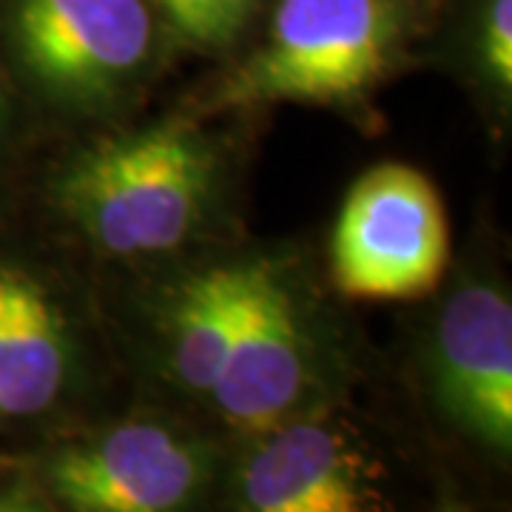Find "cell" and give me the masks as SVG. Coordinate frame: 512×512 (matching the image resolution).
Segmentation results:
<instances>
[{"label":"cell","instance_id":"1","mask_svg":"<svg viewBox=\"0 0 512 512\" xmlns=\"http://www.w3.org/2000/svg\"><path fill=\"white\" fill-rule=\"evenodd\" d=\"M220 183V154L191 120L97 140L60 168L52 200L100 254H168L197 234Z\"/></svg>","mask_w":512,"mask_h":512},{"label":"cell","instance_id":"2","mask_svg":"<svg viewBox=\"0 0 512 512\" xmlns=\"http://www.w3.org/2000/svg\"><path fill=\"white\" fill-rule=\"evenodd\" d=\"M419 23V0H279L265 40L211 92V109L348 106L373 92Z\"/></svg>","mask_w":512,"mask_h":512},{"label":"cell","instance_id":"3","mask_svg":"<svg viewBox=\"0 0 512 512\" xmlns=\"http://www.w3.org/2000/svg\"><path fill=\"white\" fill-rule=\"evenodd\" d=\"M333 367L296 279L274 259L237 262V319L205 404L245 436L328 410Z\"/></svg>","mask_w":512,"mask_h":512},{"label":"cell","instance_id":"4","mask_svg":"<svg viewBox=\"0 0 512 512\" xmlns=\"http://www.w3.org/2000/svg\"><path fill=\"white\" fill-rule=\"evenodd\" d=\"M9 37L29 83L69 114L123 106L157 55L148 0H9Z\"/></svg>","mask_w":512,"mask_h":512},{"label":"cell","instance_id":"5","mask_svg":"<svg viewBox=\"0 0 512 512\" xmlns=\"http://www.w3.org/2000/svg\"><path fill=\"white\" fill-rule=\"evenodd\" d=\"M217 456L165 419H123L57 444L40 464L57 512H197Z\"/></svg>","mask_w":512,"mask_h":512},{"label":"cell","instance_id":"6","mask_svg":"<svg viewBox=\"0 0 512 512\" xmlns=\"http://www.w3.org/2000/svg\"><path fill=\"white\" fill-rule=\"evenodd\" d=\"M447 259V211L421 171L384 163L356 180L330 242L339 291L370 302L419 299L439 285Z\"/></svg>","mask_w":512,"mask_h":512},{"label":"cell","instance_id":"7","mask_svg":"<svg viewBox=\"0 0 512 512\" xmlns=\"http://www.w3.org/2000/svg\"><path fill=\"white\" fill-rule=\"evenodd\" d=\"M379 467L328 410L251 436L231 484V512H382Z\"/></svg>","mask_w":512,"mask_h":512},{"label":"cell","instance_id":"8","mask_svg":"<svg viewBox=\"0 0 512 512\" xmlns=\"http://www.w3.org/2000/svg\"><path fill=\"white\" fill-rule=\"evenodd\" d=\"M433 399L464 436L498 456L512 447V305L493 285H464L441 308L430 345Z\"/></svg>","mask_w":512,"mask_h":512},{"label":"cell","instance_id":"9","mask_svg":"<svg viewBox=\"0 0 512 512\" xmlns=\"http://www.w3.org/2000/svg\"><path fill=\"white\" fill-rule=\"evenodd\" d=\"M74 379L77 348L57 299L26 268L0 262V419L52 413Z\"/></svg>","mask_w":512,"mask_h":512},{"label":"cell","instance_id":"10","mask_svg":"<svg viewBox=\"0 0 512 512\" xmlns=\"http://www.w3.org/2000/svg\"><path fill=\"white\" fill-rule=\"evenodd\" d=\"M237 319V262L185 276L168 299L163 359L168 379L191 402L208 404Z\"/></svg>","mask_w":512,"mask_h":512},{"label":"cell","instance_id":"11","mask_svg":"<svg viewBox=\"0 0 512 512\" xmlns=\"http://www.w3.org/2000/svg\"><path fill=\"white\" fill-rule=\"evenodd\" d=\"M174 35L200 52L231 49L245 35L262 0H148Z\"/></svg>","mask_w":512,"mask_h":512},{"label":"cell","instance_id":"12","mask_svg":"<svg viewBox=\"0 0 512 512\" xmlns=\"http://www.w3.org/2000/svg\"><path fill=\"white\" fill-rule=\"evenodd\" d=\"M478 55L487 77L504 97L512 92V0H487L481 15Z\"/></svg>","mask_w":512,"mask_h":512},{"label":"cell","instance_id":"13","mask_svg":"<svg viewBox=\"0 0 512 512\" xmlns=\"http://www.w3.org/2000/svg\"><path fill=\"white\" fill-rule=\"evenodd\" d=\"M0 512H57L46 495L35 493L26 484H12L0 490Z\"/></svg>","mask_w":512,"mask_h":512},{"label":"cell","instance_id":"14","mask_svg":"<svg viewBox=\"0 0 512 512\" xmlns=\"http://www.w3.org/2000/svg\"><path fill=\"white\" fill-rule=\"evenodd\" d=\"M6 128V92H3V80H0V137Z\"/></svg>","mask_w":512,"mask_h":512},{"label":"cell","instance_id":"15","mask_svg":"<svg viewBox=\"0 0 512 512\" xmlns=\"http://www.w3.org/2000/svg\"><path fill=\"white\" fill-rule=\"evenodd\" d=\"M439 512H473V510H464V507H458V504H450V507H441Z\"/></svg>","mask_w":512,"mask_h":512}]
</instances>
